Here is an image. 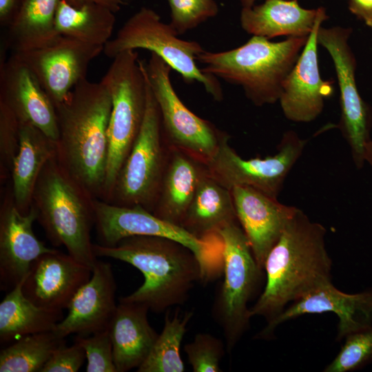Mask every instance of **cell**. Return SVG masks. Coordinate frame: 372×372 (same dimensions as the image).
I'll use <instances>...</instances> for the list:
<instances>
[{
  "mask_svg": "<svg viewBox=\"0 0 372 372\" xmlns=\"http://www.w3.org/2000/svg\"><path fill=\"white\" fill-rule=\"evenodd\" d=\"M327 229L298 208L264 265L266 284L250 308L251 317L275 319L291 303L331 282Z\"/></svg>",
  "mask_w": 372,
  "mask_h": 372,
  "instance_id": "cell-1",
  "label": "cell"
},
{
  "mask_svg": "<svg viewBox=\"0 0 372 372\" xmlns=\"http://www.w3.org/2000/svg\"><path fill=\"white\" fill-rule=\"evenodd\" d=\"M205 165L189 154L169 147L168 160L152 213L180 227Z\"/></svg>",
  "mask_w": 372,
  "mask_h": 372,
  "instance_id": "cell-24",
  "label": "cell"
},
{
  "mask_svg": "<svg viewBox=\"0 0 372 372\" xmlns=\"http://www.w3.org/2000/svg\"><path fill=\"white\" fill-rule=\"evenodd\" d=\"M24 0H0V23L9 27Z\"/></svg>",
  "mask_w": 372,
  "mask_h": 372,
  "instance_id": "cell-39",
  "label": "cell"
},
{
  "mask_svg": "<svg viewBox=\"0 0 372 372\" xmlns=\"http://www.w3.org/2000/svg\"><path fill=\"white\" fill-rule=\"evenodd\" d=\"M350 12L372 29V0H348Z\"/></svg>",
  "mask_w": 372,
  "mask_h": 372,
  "instance_id": "cell-38",
  "label": "cell"
},
{
  "mask_svg": "<svg viewBox=\"0 0 372 372\" xmlns=\"http://www.w3.org/2000/svg\"><path fill=\"white\" fill-rule=\"evenodd\" d=\"M178 36L169 23L161 21L157 12L143 7L107 41L103 52L114 59L128 50H149L180 74L185 81L201 83L215 101H221L223 93L218 79L203 72L196 64L197 56L204 49L198 42L183 40Z\"/></svg>",
  "mask_w": 372,
  "mask_h": 372,
  "instance_id": "cell-7",
  "label": "cell"
},
{
  "mask_svg": "<svg viewBox=\"0 0 372 372\" xmlns=\"http://www.w3.org/2000/svg\"><path fill=\"white\" fill-rule=\"evenodd\" d=\"M96 257L127 262L138 269L143 283L121 299L146 305L149 311L162 313L188 300L196 283L205 281L201 264L185 245L156 236H132L113 247L93 244Z\"/></svg>",
  "mask_w": 372,
  "mask_h": 372,
  "instance_id": "cell-3",
  "label": "cell"
},
{
  "mask_svg": "<svg viewBox=\"0 0 372 372\" xmlns=\"http://www.w3.org/2000/svg\"><path fill=\"white\" fill-rule=\"evenodd\" d=\"M92 203L99 245L113 247L132 236H162L185 245L195 254L201 264L205 282L216 276L223 267L221 242L199 240L141 206H120L96 198Z\"/></svg>",
  "mask_w": 372,
  "mask_h": 372,
  "instance_id": "cell-11",
  "label": "cell"
},
{
  "mask_svg": "<svg viewBox=\"0 0 372 372\" xmlns=\"http://www.w3.org/2000/svg\"><path fill=\"white\" fill-rule=\"evenodd\" d=\"M112 99L107 137L108 157L102 200L110 194L117 176L141 130L147 103L143 61L128 50L113 59L100 81Z\"/></svg>",
  "mask_w": 372,
  "mask_h": 372,
  "instance_id": "cell-6",
  "label": "cell"
},
{
  "mask_svg": "<svg viewBox=\"0 0 372 372\" xmlns=\"http://www.w3.org/2000/svg\"><path fill=\"white\" fill-rule=\"evenodd\" d=\"M56 156L46 163L35 185L32 205L37 220L54 246H64L68 254L93 269L98 260L91 242L94 198Z\"/></svg>",
  "mask_w": 372,
  "mask_h": 372,
  "instance_id": "cell-5",
  "label": "cell"
},
{
  "mask_svg": "<svg viewBox=\"0 0 372 372\" xmlns=\"http://www.w3.org/2000/svg\"><path fill=\"white\" fill-rule=\"evenodd\" d=\"M324 11L323 7L304 8L298 0H265L258 6L242 8L240 22L247 33L268 39L308 37Z\"/></svg>",
  "mask_w": 372,
  "mask_h": 372,
  "instance_id": "cell-23",
  "label": "cell"
},
{
  "mask_svg": "<svg viewBox=\"0 0 372 372\" xmlns=\"http://www.w3.org/2000/svg\"><path fill=\"white\" fill-rule=\"evenodd\" d=\"M74 342L85 352L87 372H117L108 329L87 335H76Z\"/></svg>",
  "mask_w": 372,
  "mask_h": 372,
  "instance_id": "cell-35",
  "label": "cell"
},
{
  "mask_svg": "<svg viewBox=\"0 0 372 372\" xmlns=\"http://www.w3.org/2000/svg\"><path fill=\"white\" fill-rule=\"evenodd\" d=\"M229 138L227 134L223 138L215 154L205 164L207 174L230 190L250 187L275 198L307 143L290 130L283 134L274 155L244 159L229 145Z\"/></svg>",
  "mask_w": 372,
  "mask_h": 372,
  "instance_id": "cell-12",
  "label": "cell"
},
{
  "mask_svg": "<svg viewBox=\"0 0 372 372\" xmlns=\"http://www.w3.org/2000/svg\"><path fill=\"white\" fill-rule=\"evenodd\" d=\"M332 312L337 315V340L372 326V289L355 293L340 291L332 282L322 285L289 304L268 322L258 338L270 339L280 324L306 314Z\"/></svg>",
  "mask_w": 372,
  "mask_h": 372,
  "instance_id": "cell-16",
  "label": "cell"
},
{
  "mask_svg": "<svg viewBox=\"0 0 372 372\" xmlns=\"http://www.w3.org/2000/svg\"><path fill=\"white\" fill-rule=\"evenodd\" d=\"M38 214L32 205L27 213L16 206L8 192L0 211V287L10 291L26 277L33 262L45 253L47 247L34 234L32 225Z\"/></svg>",
  "mask_w": 372,
  "mask_h": 372,
  "instance_id": "cell-17",
  "label": "cell"
},
{
  "mask_svg": "<svg viewBox=\"0 0 372 372\" xmlns=\"http://www.w3.org/2000/svg\"><path fill=\"white\" fill-rule=\"evenodd\" d=\"M92 273L90 267L55 249L33 262L23 280L22 291L40 307L63 311Z\"/></svg>",
  "mask_w": 372,
  "mask_h": 372,
  "instance_id": "cell-18",
  "label": "cell"
},
{
  "mask_svg": "<svg viewBox=\"0 0 372 372\" xmlns=\"http://www.w3.org/2000/svg\"><path fill=\"white\" fill-rule=\"evenodd\" d=\"M103 48L61 35L48 46L14 53L28 66L56 106L86 79L89 64Z\"/></svg>",
  "mask_w": 372,
  "mask_h": 372,
  "instance_id": "cell-14",
  "label": "cell"
},
{
  "mask_svg": "<svg viewBox=\"0 0 372 372\" xmlns=\"http://www.w3.org/2000/svg\"><path fill=\"white\" fill-rule=\"evenodd\" d=\"M194 372H220V362L225 354L223 341L207 333H197L184 347Z\"/></svg>",
  "mask_w": 372,
  "mask_h": 372,
  "instance_id": "cell-34",
  "label": "cell"
},
{
  "mask_svg": "<svg viewBox=\"0 0 372 372\" xmlns=\"http://www.w3.org/2000/svg\"><path fill=\"white\" fill-rule=\"evenodd\" d=\"M351 28L333 26L319 28V45L330 55L340 90V118L338 124L348 144L356 169L366 164L365 148L371 141L372 107L362 98L355 80L357 61L349 45Z\"/></svg>",
  "mask_w": 372,
  "mask_h": 372,
  "instance_id": "cell-13",
  "label": "cell"
},
{
  "mask_svg": "<svg viewBox=\"0 0 372 372\" xmlns=\"http://www.w3.org/2000/svg\"><path fill=\"white\" fill-rule=\"evenodd\" d=\"M56 155V142L29 123H20L19 145L11 168L12 194L17 208L27 213L38 178L46 163Z\"/></svg>",
  "mask_w": 372,
  "mask_h": 372,
  "instance_id": "cell-26",
  "label": "cell"
},
{
  "mask_svg": "<svg viewBox=\"0 0 372 372\" xmlns=\"http://www.w3.org/2000/svg\"><path fill=\"white\" fill-rule=\"evenodd\" d=\"M222 242L224 279L214 301L213 316L222 329L226 349L231 352L249 326L248 303L256 291L262 270L238 220L218 233Z\"/></svg>",
  "mask_w": 372,
  "mask_h": 372,
  "instance_id": "cell-8",
  "label": "cell"
},
{
  "mask_svg": "<svg viewBox=\"0 0 372 372\" xmlns=\"http://www.w3.org/2000/svg\"><path fill=\"white\" fill-rule=\"evenodd\" d=\"M20 123L10 108L0 100L1 176L11 173L12 164L19 145Z\"/></svg>",
  "mask_w": 372,
  "mask_h": 372,
  "instance_id": "cell-36",
  "label": "cell"
},
{
  "mask_svg": "<svg viewBox=\"0 0 372 372\" xmlns=\"http://www.w3.org/2000/svg\"><path fill=\"white\" fill-rule=\"evenodd\" d=\"M85 358V352L81 346L74 342L67 347L65 343L54 352L41 372H76Z\"/></svg>",
  "mask_w": 372,
  "mask_h": 372,
  "instance_id": "cell-37",
  "label": "cell"
},
{
  "mask_svg": "<svg viewBox=\"0 0 372 372\" xmlns=\"http://www.w3.org/2000/svg\"><path fill=\"white\" fill-rule=\"evenodd\" d=\"M66 343L54 330L23 336L1 349L0 372H41L54 352Z\"/></svg>",
  "mask_w": 372,
  "mask_h": 372,
  "instance_id": "cell-30",
  "label": "cell"
},
{
  "mask_svg": "<svg viewBox=\"0 0 372 372\" xmlns=\"http://www.w3.org/2000/svg\"><path fill=\"white\" fill-rule=\"evenodd\" d=\"M257 0H240L242 8H251Z\"/></svg>",
  "mask_w": 372,
  "mask_h": 372,
  "instance_id": "cell-42",
  "label": "cell"
},
{
  "mask_svg": "<svg viewBox=\"0 0 372 372\" xmlns=\"http://www.w3.org/2000/svg\"><path fill=\"white\" fill-rule=\"evenodd\" d=\"M143 68L145 74L144 61ZM143 124L112 190L105 200L120 206L138 205L152 212L167 165L169 147L163 135L157 103L147 78Z\"/></svg>",
  "mask_w": 372,
  "mask_h": 372,
  "instance_id": "cell-9",
  "label": "cell"
},
{
  "mask_svg": "<svg viewBox=\"0 0 372 372\" xmlns=\"http://www.w3.org/2000/svg\"><path fill=\"white\" fill-rule=\"evenodd\" d=\"M144 68L158 105L166 143L206 164L227 134L198 116L183 103L171 81L172 68L158 55L151 52Z\"/></svg>",
  "mask_w": 372,
  "mask_h": 372,
  "instance_id": "cell-10",
  "label": "cell"
},
{
  "mask_svg": "<svg viewBox=\"0 0 372 372\" xmlns=\"http://www.w3.org/2000/svg\"><path fill=\"white\" fill-rule=\"evenodd\" d=\"M61 0H24L8 27V43L14 52L48 46L61 35L55 17Z\"/></svg>",
  "mask_w": 372,
  "mask_h": 372,
  "instance_id": "cell-28",
  "label": "cell"
},
{
  "mask_svg": "<svg viewBox=\"0 0 372 372\" xmlns=\"http://www.w3.org/2000/svg\"><path fill=\"white\" fill-rule=\"evenodd\" d=\"M309 37V36H308ZM308 37H291L278 42L252 36L227 51L203 50L197 61L201 70L238 85L256 106L279 101L283 83L297 61Z\"/></svg>",
  "mask_w": 372,
  "mask_h": 372,
  "instance_id": "cell-4",
  "label": "cell"
},
{
  "mask_svg": "<svg viewBox=\"0 0 372 372\" xmlns=\"http://www.w3.org/2000/svg\"><path fill=\"white\" fill-rule=\"evenodd\" d=\"M167 1L171 10L169 23L178 35L214 17L219 11V7L214 0Z\"/></svg>",
  "mask_w": 372,
  "mask_h": 372,
  "instance_id": "cell-33",
  "label": "cell"
},
{
  "mask_svg": "<svg viewBox=\"0 0 372 372\" xmlns=\"http://www.w3.org/2000/svg\"><path fill=\"white\" fill-rule=\"evenodd\" d=\"M236 220L231 191L211 177L206 170L180 227L199 240L220 242L218 235L220 229Z\"/></svg>",
  "mask_w": 372,
  "mask_h": 372,
  "instance_id": "cell-25",
  "label": "cell"
},
{
  "mask_svg": "<svg viewBox=\"0 0 372 372\" xmlns=\"http://www.w3.org/2000/svg\"><path fill=\"white\" fill-rule=\"evenodd\" d=\"M116 284L110 262L97 260L90 280L75 293L54 331L65 338L87 335L108 329L114 315Z\"/></svg>",
  "mask_w": 372,
  "mask_h": 372,
  "instance_id": "cell-21",
  "label": "cell"
},
{
  "mask_svg": "<svg viewBox=\"0 0 372 372\" xmlns=\"http://www.w3.org/2000/svg\"><path fill=\"white\" fill-rule=\"evenodd\" d=\"M340 351L324 368V372H350L372 363V326L344 338Z\"/></svg>",
  "mask_w": 372,
  "mask_h": 372,
  "instance_id": "cell-32",
  "label": "cell"
},
{
  "mask_svg": "<svg viewBox=\"0 0 372 372\" xmlns=\"http://www.w3.org/2000/svg\"><path fill=\"white\" fill-rule=\"evenodd\" d=\"M144 304L119 299L108 330L117 372L138 369L148 356L158 334L150 325Z\"/></svg>",
  "mask_w": 372,
  "mask_h": 372,
  "instance_id": "cell-22",
  "label": "cell"
},
{
  "mask_svg": "<svg viewBox=\"0 0 372 372\" xmlns=\"http://www.w3.org/2000/svg\"><path fill=\"white\" fill-rule=\"evenodd\" d=\"M74 7H79L86 3H96L107 7L114 12H118L128 0H65Z\"/></svg>",
  "mask_w": 372,
  "mask_h": 372,
  "instance_id": "cell-40",
  "label": "cell"
},
{
  "mask_svg": "<svg viewBox=\"0 0 372 372\" xmlns=\"http://www.w3.org/2000/svg\"><path fill=\"white\" fill-rule=\"evenodd\" d=\"M0 100L19 123H29L57 141L56 108L28 66L14 53L1 64Z\"/></svg>",
  "mask_w": 372,
  "mask_h": 372,
  "instance_id": "cell-19",
  "label": "cell"
},
{
  "mask_svg": "<svg viewBox=\"0 0 372 372\" xmlns=\"http://www.w3.org/2000/svg\"><path fill=\"white\" fill-rule=\"evenodd\" d=\"M193 312L180 317L176 312L172 318L166 313L163 330L148 356L137 372H183L185 365L180 355V345Z\"/></svg>",
  "mask_w": 372,
  "mask_h": 372,
  "instance_id": "cell-31",
  "label": "cell"
},
{
  "mask_svg": "<svg viewBox=\"0 0 372 372\" xmlns=\"http://www.w3.org/2000/svg\"><path fill=\"white\" fill-rule=\"evenodd\" d=\"M327 18L326 11L319 17L283 83L279 102L284 116L291 121H314L322 113L325 100L333 93V81L324 80L320 75L318 56V30Z\"/></svg>",
  "mask_w": 372,
  "mask_h": 372,
  "instance_id": "cell-15",
  "label": "cell"
},
{
  "mask_svg": "<svg viewBox=\"0 0 372 372\" xmlns=\"http://www.w3.org/2000/svg\"><path fill=\"white\" fill-rule=\"evenodd\" d=\"M55 108L59 126L57 160L94 198H102L112 110L109 91L102 83L85 79Z\"/></svg>",
  "mask_w": 372,
  "mask_h": 372,
  "instance_id": "cell-2",
  "label": "cell"
},
{
  "mask_svg": "<svg viewBox=\"0 0 372 372\" xmlns=\"http://www.w3.org/2000/svg\"><path fill=\"white\" fill-rule=\"evenodd\" d=\"M23 282L9 291L0 303L1 344L52 331L64 318L62 310L40 307L27 298L22 291Z\"/></svg>",
  "mask_w": 372,
  "mask_h": 372,
  "instance_id": "cell-27",
  "label": "cell"
},
{
  "mask_svg": "<svg viewBox=\"0 0 372 372\" xmlns=\"http://www.w3.org/2000/svg\"><path fill=\"white\" fill-rule=\"evenodd\" d=\"M231 191L238 221L258 267L264 270L269 253L298 207L282 204L250 187H236Z\"/></svg>",
  "mask_w": 372,
  "mask_h": 372,
  "instance_id": "cell-20",
  "label": "cell"
},
{
  "mask_svg": "<svg viewBox=\"0 0 372 372\" xmlns=\"http://www.w3.org/2000/svg\"><path fill=\"white\" fill-rule=\"evenodd\" d=\"M116 18L107 7L86 3L74 7L61 0L55 17L58 34L83 43L104 46L111 39Z\"/></svg>",
  "mask_w": 372,
  "mask_h": 372,
  "instance_id": "cell-29",
  "label": "cell"
},
{
  "mask_svg": "<svg viewBox=\"0 0 372 372\" xmlns=\"http://www.w3.org/2000/svg\"><path fill=\"white\" fill-rule=\"evenodd\" d=\"M365 161L372 168V140L369 141L365 148Z\"/></svg>",
  "mask_w": 372,
  "mask_h": 372,
  "instance_id": "cell-41",
  "label": "cell"
}]
</instances>
